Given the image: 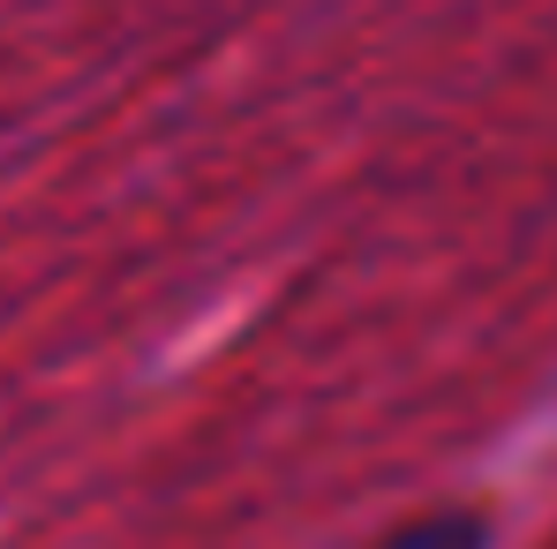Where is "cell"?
<instances>
[{
    "mask_svg": "<svg viewBox=\"0 0 557 549\" xmlns=\"http://www.w3.org/2000/svg\"><path fill=\"white\" fill-rule=\"evenodd\" d=\"M376 549H490V527H482L474 512H430V520L384 535Z\"/></svg>",
    "mask_w": 557,
    "mask_h": 549,
    "instance_id": "1",
    "label": "cell"
}]
</instances>
